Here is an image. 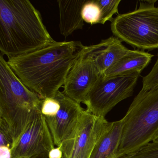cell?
I'll list each match as a JSON object with an SVG mask.
<instances>
[{
  "label": "cell",
  "mask_w": 158,
  "mask_h": 158,
  "mask_svg": "<svg viewBox=\"0 0 158 158\" xmlns=\"http://www.w3.org/2000/svg\"><path fill=\"white\" fill-rule=\"evenodd\" d=\"M4 146L12 149L13 147V139L7 126L0 121V147Z\"/></svg>",
  "instance_id": "obj_19"
},
{
  "label": "cell",
  "mask_w": 158,
  "mask_h": 158,
  "mask_svg": "<svg viewBox=\"0 0 158 158\" xmlns=\"http://www.w3.org/2000/svg\"><path fill=\"white\" fill-rule=\"evenodd\" d=\"M85 46L80 41H54L33 51L8 58V64L29 89L43 99L52 98Z\"/></svg>",
  "instance_id": "obj_1"
},
{
  "label": "cell",
  "mask_w": 158,
  "mask_h": 158,
  "mask_svg": "<svg viewBox=\"0 0 158 158\" xmlns=\"http://www.w3.org/2000/svg\"><path fill=\"white\" fill-rule=\"evenodd\" d=\"M153 55L144 51H128L113 64L102 76L103 78L139 75L149 64Z\"/></svg>",
  "instance_id": "obj_12"
},
{
  "label": "cell",
  "mask_w": 158,
  "mask_h": 158,
  "mask_svg": "<svg viewBox=\"0 0 158 158\" xmlns=\"http://www.w3.org/2000/svg\"><path fill=\"white\" fill-rule=\"evenodd\" d=\"M158 86V53L155 64L149 73L142 78V89H149Z\"/></svg>",
  "instance_id": "obj_18"
},
{
  "label": "cell",
  "mask_w": 158,
  "mask_h": 158,
  "mask_svg": "<svg viewBox=\"0 0 158 158\" xmlns=\"http://www.w3.org/2000/svg\"><path fill=\"white\" fill-rule=\"evenodd\" d=\"M101 77L85 46L67 75L62 92L75 101L84 104L88 94Z\"/></svg>",
  "instance_id": "obj_8"
},
{
  "label": "cell",
  "mask_w": 158,
  "mask_h": 158,
  "mask_svg": "<svg viewBox=\"0 0 158 158\" xmlns=\"http://www.w3.org/2000/svg\"><path fill=\"white\" fill-rule=\"evenodd\" d=\"M112 124L105 117L85 110L73 135L60 147L62 158H76L85 152H92L98 141Z\"/></svg>",
  "instance_id": "obj_7"
},
{
  "label": "cell",
  "mask_w": 158,
  "mask_h": 158,
  "mask_svg": "<svg viewBox=\"0 0 158 158\" xmlns=\"http://www.w3.org/2000/svg\"><path fill=\"white\" fill-rule=\"evenodd\" d=\"M0 158H12L11 149L4 146L0 147Z\"/></svg>",
  "instance_id": "obj_20"
},
{
  "label": "cell",
  "mask_w": 158,
  "mask_h": 158,
  "mask_svg": "<svg viewBox=\"0 0 158 158\" xmlns=\"http://www.w3.org/2000/svg\"><path fill=\"white\" fill-rule=\"evenodd\" d=\"M139 76H102L88 94L84 103L86 110L96 116L105 117L119 102L133 95Z\"/></svg>",
  "instance_id": "obj_6"
},
{
  "label": "cell",
  "mask_w": 158,
  "mask_h": 158,
  "mask_svg": "<svg viewBox=\"0 0 158 158\" xmlns=\"http://www.w3.org/2000/svg\"><path fill=\"white\" fill-rule=\"evenodd\" d=\"M121 2V0H97L101 11L98 24H104L107 21L112 22L113 15L118 13V6Z\"/></svg>",
  "instance_id": "obj_15"
},
{
  "label": "cell",
  "mask_w": 158,
  "mask_h": 158,
  "mask_svg": "<svg viewBox=\"0 0 158 158\" xmlns=\"http://www.w3.org/2000/svg\"><path fill=\"white\" fill-rule=\"evenodd\" d=\"M156 1H140L133 11L118 15L111 23L114 36L143 50L158 48V7Z\"/></svg>",
  "instance_id": "obj_5"
},
{
  "label": "cell",
  "mask_w": 158,
  "mask_h": 158,
  "mask_svg": "<svg viewBox=\"0 0 158 158\" xmlns=\"http://www.w3.org/2000/svg\"><path fill=\"white\" fill-rule=\"evenodd\" d=\"M87 53L92 58L102 76L129 49L119 39L111 36L98 44L86 46Z\"/></svg>",
  "instance_id": "obj_11"
},
{
  "label": "cell",
  "mask_w": 158,
  "mask_h": 158,
  "mask_svg": "<svg viewBox=\"0 0 158 158\" xmlns=\"http://www.w3.org/2000/svg\"><path fill=\"white\" fill-rule=\"evenodd\" d=\"M49 158H62L63 152L60 147H55L48 152Z\"/></svg>",
  "instance_id": "obj_21"
},
{
  "label": "cell",
  "mask_w": 158,
  "mask_h": 158,
  "mask_svg": "<svg viewBox=\"0 0 158 158\" xmlns=\"http://www.w3.org/2000/svg\"></svg>",
  "instance_id": "obj_24"
},
{
  "label": "cell",
  "mask_w": 158,
  "mask_h": 158,
  "mask_svg": "<svg viewBox=\"0 0 158 158\" xmlns=\"http://www.w3.org/2000/svg\"><path fill=\"white\" fill-rule=\"evenodd\" d=\"M123 129L115 158L138 151L158 132V86L141 89L122 118Z\"/></svg>",
  "instance_id": "obj_4"
},
{
  "label": "cell",
  "mask_w": 158,
  "mask_h": 158,
  "mask_svg": "<svg viewBox=\"0 0 158 158\" xmlns=\"http://www.w3.org/2000/svg\"><path fill=\"white\" fill-rule=\"evenodd\" d=\"M55 97L60 103L58 113L52 117H45L55 146L60 147L76 130L85 109L80 103L58 91Z\"/></svg>",
  "instance_id": "obj_10"
},
{
  "label": "cell",
  "mask_w": 158,
  "mask_h": 158,
  "mask_svg": "<svg viewBox=\"0 0 158 158\" xmlns=\"http://www.w3.org/2000/svg\"><path fill=\"white\" fill-rule=\"evenodd\" d=\"M54 41L40 12L29 1L0 0L1 55L15 57Z\"/></svg>",
  "instance_id": "obj_2"
},
{
  "label": "cell",
  "mask_w": 158,
  "mask_h": 158,
  "mask_svg": "<svg viewBox=\"0 0 158 158\" xmlns=\"http://www.w3.org/2000/svg\"><path fill=\"white\" fill-rule=\"evenodd\" d=\"M31 158H49L48 152L41 153V154L34 156Z\"/></svg>",
  "instance_id": "obj_22"
},
{
  "label": "cell",
  "mask_w": 158,
  "mask_h": 158,
  "mask_svg": "<svg viewBox=\"0 0 158 158\" xmlns=\"http://www.w3.org/2000/svg\"><path fill=\"white\" fill-rule=\"evenodd\" d=\"M87 0H59L61 35L66 37L76 30L82 29L84 21L82 10Z\"/></svg>",
  "instance_id": "obj_13"
},
{
  "label": "cell",
  "mask_w": 158,
  "mask_h": 158,
  "mask_svg": "<svg viewBox=\"0 0 158 158\" xmlns=\"http://www.w3.org/2000/svg\"><path fill=\"white\" fill-rule=\"evenodd\" d=\"M152 141H153V142H158V132L156 134V135H155Z\"/></svg>",
  "instance_id": "obj_23"
},
{
  "label": "cell",
  "mask_w": 158,
  "mask_h": 158,
  "mask_svg": "<svg viewBox=\"0 0 158 158\" xmlns=\"http://www.w3.org/2000/svg\"><path fill=\"white\" fill-rule=\"evenodd\" d=\"M82 16L84 22L90 25L98 24L101 16L100 9L97 0H87L82 10Z\"/></svg>",
  "instance_id": "obj_16"
},
{
  "label": "cell",
  "mask_w": 158,
  "mask_h": 158,
  "mask_svg": "<svg viewBox=\"0 0 158 158\" xmlns=\"http://www.w3.org/2000/svg\"><path fill=\"white\" fill-rule=\"evenodd\" d=\"M41 103L39 96L21 81L0 54V121L10 130L13 146L41 112Z\"/></svg>",
  "instance_id": "obj_3"
},
{
  "label": "cell",
  "mask_w": 158,
  "mask_h": 158,
  "mask_svg": "<svg viewBox=\"0 0 158 158\" xmlns=\"http://www.w3.org/2000/svg\"><path fill=\"white\" fill-rule=\"evenodd\" d=\"M123 119L112 122L95 146L90 158H115L123 129Z\"/></svg>",
  "instance_id": "obj_14"
},
{
  "label": "cell",
  "mask_w": 158,
  "mask_h": 158,
  "mask_svg": "<svg viewBox=\"0 0 158 158\" xmlns=\"http://www.w3.org/2000/svg\"><path fill=\"white\" fill-rule=\"evenodd\" d=\"M55 148L45 117L40 113L12 148L13 158H31Z\"/></svg>",
  "instance_id": "obj_9"
},
{
  "label": "cell",
  "mask_w": 158,
  "mask_h": 158,
  "mask_svg": "<svg viewBox=\"0 0 158 158\" xmlns=\"http://www.w3.org/2000/svg\"><path fill=\"white\" fill-rule=\"evenodd\" d=\"M60 108V103L54 96L41 99L40 111L45 117H52L56 115Z\"/></svg>",
  "instance_id": "obj_17"
}]
</instances>
